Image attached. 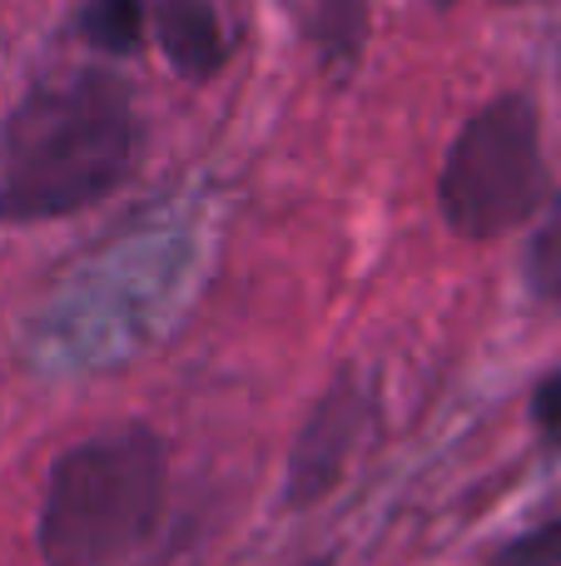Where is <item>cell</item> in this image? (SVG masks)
<instances>
[{
    "instance_id": "6da1fadb",
    "label": "cell",
    "mask_w": 561,
    "mask_h": 566,
    "mask_svg": "<svg viewBox=\"0 0 561 566\" xmlns=\"http://www.w3.org/2000/svg\"><path fill=\"white\" fill-rule=\"evenodd\" d=\"M129 90L99 70L50 75L0 135V224H45L99 205L135 165Z\"/></svg>"
},
{
    "instance_id": "7a4b0ae2",
    "label": "cell",
    "mask_w": 561,
    "mask_h": 566,
    "mask_svg": "<svg viewBox=\"0 0 561 566\" xmlns=\"http://www.w3.org/2000/svg\"><path fill=\"white\" fill-rule=\"evenodd\" d=\"M165 527L169 448L155 428H99L50 462L35 517L45 566H149Z\"/></svg>"
},
{
    "instance_id": "3957f363",
    "label": "cell",
    "mask_w": 561,
    "mask_h": 566,
    "mask_svg": "<svg viewBox=\"0 0 561 566\" xmlns=\"http://www.w3.org/2000/svg\"><path fill=\"white\" fill-rule=\"evenodd\" d=\"M547 199L542 129L527 95L483 105L453 139L437 175L443 219L463 239H497L537 214Z\"/></svg>"
},
{
    "instance_id": "277c9868",
    "label": "cell",
    "mask_w": 561,
    "mask_h": 566,
    "mask_svg": "<svg viewBox=\"0 0 561 566\" xmlns=\"http://www.w3.org/2000/svg\"><path fill=\"white\" fill-rule=\"evenodd\" d=\"M368 422H373V392H368V382L338 378L334 388L314 402L308 422L294 438V452H288V468H284L288 507L308 512L324 497H334V488L348 478V462H353Z\"/></svg>"
},
{
    "instance_id": "5b68a950",
    "label": "cell",
    "mask_w": 561,
    "mask_h": 566,
    "mask_svg": "<svg viewBox=\"0 0 561 566\" xmlns=\"http://www.w3.org/2000/svg\"><path fill=\"white\" fill-rule=\"evenodd\" d=\"M155 40L169 55V65L184 70V75H214L234 50V35H229L214 0H159Z\"/></svg>"
},
{
    "instance_id": "8992f818",
    "label": "cell",
    "mask_w": 561,
    "mask_h": 566,
    "mask_svg": "<svg viewBox=\"0 0 561 566\" xmlns=\"http://www.w3.org/2000/svg\"><path fill=\"white\" fill-rule=\"evenodd\" d=\"M363 25H368L363 0H318L308 35H314V45H318V60H324L338 80L363 60Z\"/></svg>"
},
{
    "instance_id": "52a82bcc",
    "label": "cell",
    "mask_w": 561,
    "mask_h": 566,
    "mask_svg": "<svg viewBox=\"0 0 561 566\" xmlns=\"http://www.w3.org/2000/svg\"><path fill=\"white\" fill-rule=\"evenodd\" d=\"M80 35L105 55H135L145 45V0H85Z\"/></svg>"
},
{
    "instance_id": "ba28073f",
    "label": "cell",
    "mask_w": 561,
    "mask_h": 566,
    "mask_svg": "<svg viewBox=\"0 0 561 566\" xmlns=\"http://www.w3.org/2000/svg\"><path fill=\"white\" fill-rule=\"evenodd\" d=\"M522 274H527V289H532L547 308H561V185L547 195L542 224L527 239Z\"/></svg>"
},
{
    "instance_id": "9c48e42d",
    "label": "cell",
    "mask_w": 561,
    "mask_h": 566,
    "mask_svg": "<svg viewBox=\"0 0 561 566\" xmlns=\"http://www.w3.org/2000/svg\"><path fill=\"white\" fill-rule=\"evenodd\" d=\"M487 566H561V517L502 542V547L487 557Z\"/></svg>"
},
{
    "instance_id": "30bf717a",
    "label": "cell",
    "mask_w": 561,
    "mask_h": 566,
    "mask_svg": "<svg viewBox=\"0 0 561 566\" xmlns=\"http://www.w3.org/2000/svg\"><path fill=\"white\" fill-rule=\"evenodd\" d=\"M532 428L547 448H561V363L532 388Z\"/></svg>"
},
{
    "instance_id": "8fae6325",
    "label": "cell",
    "mask_w": 561,
    "mask_h": 566,
    "mask_svg": "<svg viewBox=\"0 0 561 566\" xmlns=\"http://www.w3.org/2000/svg\"><path fill=\"white\" fill-rule=\"evenodd\" d=\"M304 566H334V562H328V557H314V562H304Z\"/></svg>"
},
{
    "instance_id": "7c38bea8",
    "label": "cell",
    "mask_w": 561,
    "mask_h": 566,
    "mask_svg": "<svg viewBox=\"0 0 561 566\" xmlns=\"http://www.w3.org/2000/svg\"><path fill=\"white\" fill-rule=\"evenodd\" d=\"M437 6H453V0H437Z\"/></svg>"
}]
</instances>
